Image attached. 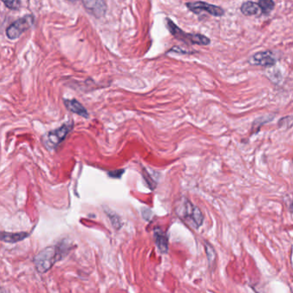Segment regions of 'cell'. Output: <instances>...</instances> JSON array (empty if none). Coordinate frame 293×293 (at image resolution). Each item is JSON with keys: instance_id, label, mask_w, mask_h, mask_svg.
Instances as JSON below:
<instances>
[{"instance_id": "cell-6", "label": "cell", "mask_w": 293, "mask_h": 293, "mask_svg": "<svg viewBox=\"0 0 293 293\" xmlns=\"http://www.w3.org/2000/svg\"><path fill=\"white\" fill-rule=\"evenodd\" d=\"M186 6H187L188 10L197 15L202 12H208V14L213 17H222L225 14V11L221 7L206 3V2H202V1L186 3Z\"/></svg>"}, {"instance_id": "cell-2", "label": "cell", "mask_w": 293, "mask_h": 293, "mask_svg": "<svg viewBox=\"0 0 293 293\" xmlns=\"http://www.w3.org/2000/svg\"><path fill=\"white\" fill-rule=\"evenodd\" d=\"M178 216L183 219L184 221L188 223L193 228L198 229L202 226L203 223V214L197 207L192 204L186 199H182L181 202L178 205L176 210Z\"/></svg>"}, {"instance_id": "cell-8", "label": "cell", "mask_w": 293, "mask_h": 293, "mask_svg": "<svg viewBox=\"0 0 293 293\" xmlns=\"http://www.w3.org/2000/svg\"><path fill=\"white\" fill-rule=\"evenodd\" d=\"M86 11L96 18H101L106 14L107 5L104 1H83Z\"/></svg>"}, {"instance_id": "cell-10", "label": "cell", "mask_w": 293, "mask_h": 293, "mask_svg": "<svg viewBox=\"0 0 293 293\" xmlns=\"http://www.w3.org/2000/svg\"><path fill=\"white\" fill-rule=\"evenodd\" d=\"M30 234L27 232H6L0 231V241L4 243H16L26 239Z\"/></svg>"}, {"instance_id": "cell-9", "label": "cell", "mask_w": 293, "mask_h": 293, "mask_svg": "<svg viewBox=\"0 0 293 293\" xmlns=\"http://www.w3.org/2000/svg\"><path fill=\"white\" fill-rule=\"evenodd\" d=\"M64 104L65 108L71 113H74L77 116L83 118H89V112L82 104H80L79 102L77 101V99H64Z\"/></svg>"}, {"instance_id": "cell-1", "label": "cell", "mask_w": 293, "mask_h": 293, "mask_svg": "<svg viewBox=\"0 0 293 293\" xmlns=\"http://www.w3.org/2000/svg\"><path fill=\"white\" fill-rule=\"evenodd\" d=\"M71 249V243L64 240L55 246L47 247L34 258V263L39 272L45 273L53 267L57 261L62 260Z\"/></svg>"}, {"instance_id": "cell-7", "label": "cell", "mask_w": 293, "mask_h": 293, "mask_svg": "<svg viewBox=\"0 0 293 293\" xmlns=\"http://www.w3.org/2000/svg\"><path fill=\"white\" fill-rule=\"evenodd\" d=\"M276 62L275 57L270 51H263L255 53L250 58L249 63L252 65H260L264 67H269L274 65Z\"/></svg>"}, {"instance_id": "cell-13", "label": "cell", "mask_w": 293, "mask_h": 293, "mask_svg": "<svg viewBox=\"0 0 293 293\" xmlns=\"http://www.w3.org/2000/svg\"><path fill=\"white\" fill-rule=\"evenodd\" d=\"M258 6H260V9L261 12H263L264 14H269L270 12H272V9L274 8V2L271 1V0H264V1H259L258 2Z\"/></svg>"}, {"instance_id": "cell-3", "label": "cell", "mask_w": 293, "mask_h": 293, "mask_svg": "<svg viewBox=\"0 0 293 293\" xmlns=\"http://www.w3.org/2000/svg\"><path fill=\"white\" fill-rule=\"evenodd\" d=\"M166 20H167V27L169 29V32L171 33L172 36L179 41H181L184 43L188 45L196 44L207 46V45L210 44V39L207 36L201 35V34H190V33L185 32L169 18H167Z\"/></svg>"}, {"instance_id": "cell-4", "label": "cell", "mask_w": 293, "mask_h": 293, "mask_svg": "<svg viewBox=\"0 0 293 293\" xmlns=\"http://www.w3.org/2000/svg\"><path fill=\"white\" fill-rule=\"evenodd\" d=\"M73 127L74 123L68 122L62 125L60 128L46 133L42 139L45 146L50 151L55 150L65 139V137L68 135V133L72 130Z\"/></svg>"}, {"instance_id": "cell-17", "label": "cell", "mask_w": 293, "mask_h": 293, "mask_svg": "<svg viewBox=\"0 0 293 293\" xmlns=\"http://www.w3.org/2000/svg\"><path fill=\"white\" fill-rule=\"evenodd\" d=\"M0 293H6V291L4 290L3 288H0Z\"/></svg>"}, {"instance_id": "cell-5", "label": "cell", "mask_w": 293, "mask_h": 293, "mask_svg": "<svg viewBox=\"0 0 293 293\" xmlns=\"http://www.w3.org/2000/svg\"><path fill=\"white\" fill-rule=\"evenodd\" d=\"M35 24V17L33 15H26L19 18L12 24H10L6 29V34L7 38L10 40H16L30 30Z\"/></svg>"}, {"instance_id": "cell-15", "label": "cell", "mask_w": 293, "mask_h": 293, "mask_svg": "<svg viewBox=\"0 0 293 293\" xmlns=\"http://www.w3.org/2000/svg\"><path fill=\"white\" fill-rule=\"evenodd\" d=\"M4 5L11 10H18L20 8L21 6V2L20 1H8V2H3Z\"/></svg>"}, {"instance_id": "cell-12", "label": "cell", "mask_w": 293, "mask_h": 293, "mask_svg": "<svg viewBox=\"0 0 293 293\" xmlns=\"http://www.w3.org/2000/svg\"><path fill=\"white\" fill-rule=\"evenodd\" d=\"M241 12L243 15L254 16L259 14L261 12V9H260V6H258L257 3L248 1V2H245L242 5Z\"/></svg>"}, {"instance_id": "cell-11", "label": "cell", "mask_w": 293, "mask_h": 293, "mask_svg": "<svg viewBox=\"0 0 293 293\" xmlns=\"http://www.w3.org/2000/svg\"><path fill=\"white\" fill-rule=\"evenodd\" d=\"M155 243L157 245V249L161 253H167L168 251V238L166 237L162 230L157 228L155 229L154 231Z\"/></svg>"}, {"instance_id": "cell-14", "label": "cell", "mask_w": 293, "mask_h": 293, "mask_svg": "<svg viewBox=\"0 0 293 293\" xmlns=\"http://www.w3.org/2000/svg\"><path fill=\"white\" fill-rule=\"evenodd\" d=\"M108 215L110 217V221L112 223L113 226L116 229L121 228L122 226V222H121V219L117 216L115 213H108Z\"/></svg>"}, {"instance_id": "cell-16", "label": "cell", "mask_w": 293, "mask_h": 293, "mask_svg": "<svg viewBox=\"0 0 293 293\" xmlns=\"http://www.w3.org/2000/svg\"><path fill=\"white\" fill-rule=\"evenodd\" d=\"M123 173H124V169H120V170H116V171L109 172V175L113 178H120Z\"/></svg>"}]
</instances>
